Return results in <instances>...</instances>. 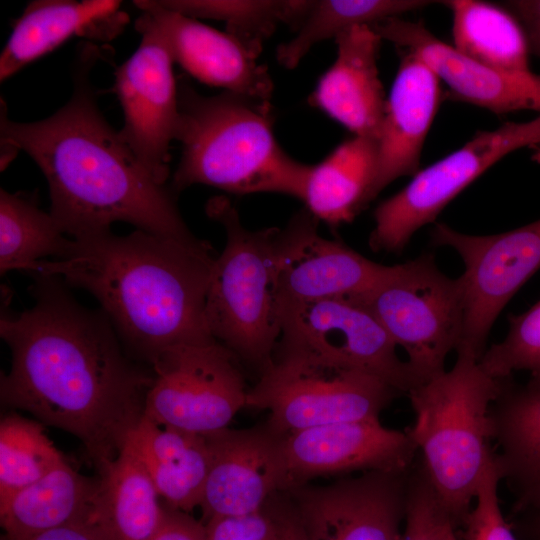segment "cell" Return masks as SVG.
<instances>
[{"label": "cell", "instance_id": "23", "mask_svg": "<svg viewBox=\"0 0 540 540\" xmlns=\"http://www.w3.org/2000/svg\"><path fill=\"white\" fill-rule=\"evenodd\" d=\"M490 419L501 479L515 496L514 512L540 511V387L508 378Z\"/></svg>", "mask_w": 540, "mask_h": 540}, {"label": "cell", "instance_id": "24", "mask_svg": "<svg viewBox=\"0 0 540 540\" xmlns=\"http://www.w3.org/2000/svg\"><path fill=\"white\" fill-rule=\"evenodd\" d=\"M97 491L88 523L106 540H150L165 505L145 466L128 443L97 468Z\"/></svg>", "mask_w": 540, "mask_h": 540}, {"label": "cell", "instance_id": "1", "mask_svg": "<svg viewBox=\"0 0 540 540\" xmlns=\"http://www.w3.org/2000/svg\"><path fill=\"white\" fill-rule=\"evenodd\" d=\"M31 274L33 306L0 318L11 351L1 402L77 437L99 468L143 418L152 369L126 350L101 309L80 305L56 276Z\"/></svg>", "mask_w": 540, "mask_h": 540}, {"label": "cell", "instance_id": "32", "mask_svg": "<svg viewBox=\"0 0 540 540\" xmlns=\"http://www.w3.org/2000/svg\"><path fill=\"white\" fill-rule=\"evenodd\" d=\"M66 460L43 425L10 413L0 422V506Z\"/></svg>", "mask_w": 540, "mask_h": 540}, {"label": "cell", "instance_id": "12", "mask_svg": "<svg viewBox=\"0 0 540 540\" xmlns=\"http://www.w3.org/2000/svg\"><path fill=\"white\" fill-rule=\"evenodd\" d=\"M279 345L315 354L384 380L401 394L422 384L397 345L359 300L335 297L279 308Z\"/></svg>", "mask_w": 540, "mask_h": 540}, {"label": "cell", "instance_id": "9", "mask_svg": "<svg viewBox=\"0 0 540 540\" xmlns=\"http://www.w3.org/2000/svg\"><path fill=\"white\" fill-rule=\"evenodd\" d=\"M540 145V115L526 122H506L479 131L437 162L419 170L411 181L374 210L369 236L373 251L400 254L412 236L433 223L467 186L508 154Z\"/></svg>", "mask_w": 540, "mask_h": 540}, {"label": "cell", "instance_id": "6", "mask_svg": "<svg viewBox=\"0 0 540 540\" xmlns=\"http://www.w3.org/2000/svg\"><path fill=\"white\" fill-rule=\"evenodd\" d=\"M508 378H495L474 357L457 354L450 370L408 393L415 420L406 431L454 525L464 524L494 454L490 408Z\"/></svg>", "mask_w": 540, "mask_h": 540}, {"label": "cell", "instance_id": "3", "mask_svg": "<svg viewBox=\"0 0 540 540\" xmlns=\"http://www.w3.org/2000/svg\"><path fill=\"white\" fill-rule=\"evenodd\" d=\"M216 257L211 244L197 237L109 230L70 238L61 257L39 261L31 273L89 292L126 350L150 366L172 346L214 338L205 305Z\"/></svg>", "mask_w": 540, "mask_h": 540}, {"label": "cell", "instance_id": "30", "mask_svg": "<svg viewBox=\"0 0 540 540\" xmlns=\"http://www.w3.org/2000/svg\"><path fill=\"white\" fill-rule=\"evenodd\" d=\"M70 237L50 213L42 211L36 197L0 190V272L36 269L45 257L59 258Z\"/></svg>", "mask_w": 540, "mask_h": 540}, {"label": "cell", "instance_id": "43", "mask_svg": "<svg viewBox=\"0 0 540 540\" xmlns=\"http://www.w3.org/2000/svg\"><path fill=\"white\" fill-rule=\"evenodd\" d=\"M531 149H532L531 160L534 161L535 163L540 164V145L534 146Z\"/></svg>", "mask_w": 540, "mask_h": 540}, {"label": "cell", "instance_id": "29", "mask_svg": "<svg viewBox=\"0 0 540 540\" xmlns=\"http://www.w3.org/2000/svg\"><path fill=\"white\" fill-rule=\"evenodd\" d=\"M430 0H310L295 36L277 48L280 65L294 69L324 40L336 39L355 26H373L383 20L430 6Z\"/></svg>", "mask_w": 540, "mask_h": 540}, {"label": "cell", "instance_id": "41", "mask_svg": "<svg viewBox=\"0 0 540 540\" xmlns=\"http://www.w3.org/2000/svg\"><path fill=\"white\" fill-rule=\"evenodd\" d=\"M524 517L519 526L527 540H540V511L521 513Z\"/></svg>", "mask_w": 540, "mask_h": 540}, {"label": "cell", "instance_id": "19", "mask_svg": "<svg viewBox=\"0 0 540 540\" xmlns=\"http://www.w3.org/2000/svg\"><path fill=\"white\" fill-rule=\"evenodd\" d=\"M401 52L378 138L375 197L396 179L419 171L425 140L445 98L430 65L415 53Z\"/></svg>", "mask_w": 540, "mask_h": 540}, {"label": "cell", "instance_id": "35", "mask_svg": "<svg viewBox=\"0 0 540 540\" xmlns=\"http://www.w3.org/2000/svg\"><path fill=\"white\" fill-rule=\"evenodd\" d=\"M500 481L501 474L494 452L479 480L475 504L464 521L466 540H517L500 508Z\"/></svg>", "mask_w": 540, "mask_h": 540}, {"label": "cell", "instance_id": "22", "mask_svg": "<svg viewBox=\"0 0 540 540\" xmlns=\"http://www.w3.org/2000/svg\"><path fill=\"white\" fill-rule=\"evenodd\" d=\"M390 269L391 266L376 263L341 241L316 233L290 256L280 271L278 310L290 304L360 297Z\"/></svg>", "mask_w": 540, "mask_h": 540}, {"label": "cell", "instance_id": "40", "mask_svg": "<svg viewBox=\"0 0 540 540\" xmlns=\"http://www.w3.org/2000/svg\"><path fill=\"white\" fill-rule=\"evenodd\" d=\"M503 5L520 21L540 22V0H512Z\"/></svg>", "mask_w": 540, "mask_h": 540}, {"label": "cell", "instance_id": "10", "mask_svg": "<svg viewBox=\"0 0 540 540\" xmlns=\"http://www.w3.org/2000/svg\"><path fill=\"white\" fill-rule=\"evenodd\" d=\"M150 367L143 416L160 426L207 435L227 428L246 407L244 366L214 338L172 346Z\"/></svg>", "mask_w": 540, "mask_h": 540}, {"label": "cell", "instance_id": "11", "mask_svg": "<svg viewBox=\"0 0 540 540\" xmlns=\"http://www.w3.org/2000/svg\"><path fill=\"white\" fill-rule=\"evenodd\" d=\"M430 238L434 246L454 249L464 263L458 277L464 318L455 351L479 361L498 315L540 268V219L493 235H469L437 222Z\"/></svg>", "mask_w": 540, "mask_h": 540}, {"label": "cell", "instance_id": "36", "mask_svg": "<svg viewBox=\"0 0 540 540\" xmlns=\"http://www.w3.org/2000/svg\"><path fill=\"white\" fill-rule=\"evenodd\" d=\"M205 526L207 540H281L278 527L264 506L248 514L212 517Z\"/></svg>", "mask_w": 540, "mask_h": 540}, {"label": "cell", "instance_id": "17", "mask_svg": "<svg viewBox=\"0 0 540 540\" xmlns=\"http://www.w3.org/2000/svg\"><path fill=\"white\" fill-rule=\"evenodd\" d=\"M382 38L417 54L447 86L448 97L495 114L529 110L540 112V74L494 69L461 55L437 38L422 21L394 17L372 27Z\"/></svg>", "mask_w": 540, "mask_h": 540}, {"label": "cell", "instance_id": "2", "mask_svg": "<svg viewBox=\"0 0 540 540\" xmlns=\"http://www.w3.org/2000/svg\"><path fill=\"white\" fill-rule=\"evenodd\" d=\"M86 47L78 59L74 91L53 115L16 122L2 107L1 145L22 150L44 174L50 214L70 238L111 230L127 222L155 235L192 239L175 192L158 183L100 112L89 74L97 53Z\"/></svg>", "mask_w": 540, "mask_h": 540}, {"label": "cell", "instance_id": "38", "mask_svg": "<svg viewBox=\"0 0 540 540\" xmlns=\"http://www.w3.org/2000/svg\"><path fill=\"white\" fill-rule=\"evenodd\" d=\"M274 519L281 540H307L294 504L285 491H279L269 497L264 504Z\"/></svg>", "mask_w": 540, "mask_h": 540}, {"label": "cell", "instance_id": "33", "mask_svg": "<svg viewBox=\"0 0 540 540\" xmlns=\"http://www.w3.org/2000/svg\"><path fill=\"white\" fill-rule=\"evenodd\" d=\"M479 363L495 378L527 371L528 382L540 387V300L527 311L509 317L506 337L486 349Z\"/></svg>", "mask_w": 540, "mask_h": 540}, {"label": "cell", "instance_id": "37", "mask_svg": "<svg viewBox=\"0 0 540 540\" xmlns=\"http://www.w3.org/2000/svg\"><path fill=\"white\" fill-rule=\"evenodd\" d=\"M150 540H207L206 526L188 512L165 504L163 520Z\"/></svg>", "mask_w": 540, "mask_h": 540}, {"label": "cell", "instance_id": "26", "mask_svg": "<svg viewBox=\"0 0 540 540\" xmlns=\"http://www.w3.org/2000/svg\"><path fill=\"white\" fill-rule=\"evenodd\" d=\"M378 140L353 136L310 165L302 201L330 226L351 222L374 198Z\"/></svg>", "mask_w": 540, "mask_h": 540}, {"label": "cell", "instance_id": "28", "mask_svg": "<svg viewBox=\"0 0 540 540\" xmlns=\"http://www.w3.org/2000/svg\"><path fill=\"white\" fill-rule=\"evenodd\" d=\"M442 3L452 13V46L461 55L494 69L530 70L524 27L504 5L481 0Z\"/></svg>", "mask_w": 540, "mask_h": 540}, {"label": "cell", "instance_id": "13", "mask_svg": "<svg viewBox=\"0 0 540 540\" xmlns=\"http://www.w3.org/2000/svg\"><path fill=\"white\" fill-rule=\"evenodd\" d=\"M135 28L141 34L139 46L115 70L114 90L124 115L119 134L147 172L165 185L179 118L174 60L146 13Z\"/></svg>", "mask_w": 540, "mask_h": 540}, {"label": "cell", "instance_id": "27", "mask_svg": "<svg viewBox=\"0 0 540 540\" xmlns=\"http://www.w3.org/2000/svg\"><path fill=\"white\" fill-rule=\"evenodd\" d=\"M97 478L76 471L67 461L0 506L4 536L20 538L74 522H87Z\"/></svg>", "mask_w": 540, "mask_h": 540}, {"label": "cell", "instance_id": "18", "mask_svg": "<svg viewBox=\"0 0 540 540\" xmlns=\"http://www.w3.org/2000/svg\"><path fill=\"white\" fill-rule=\"evenodd\" d=\"M133 3L150 17L174 62L188 74L227 92L270 101L273 82L267 68L258 63L261 50L158 1Z\"/></svg>", "mask_w": 540, "mask_h": 540}, {"label": "cell", "instance_id": "21", "mask_svg": "<svg viewBox=\"0 0 540 540\" xmlns=\"http://www.w3.org/2000/svg\"><path fill=\"white\" fill-rule=\"evenodd\" d=\"M115 0H34L15 21L0 55V80L54 51L72 37L109 41L128 23Z\"/></svg>", "mask_w": 540, "mask_h": 540}, {"label": "cell", "instance_id": "7", "mask_svg": "<svg viewBox=\"0 0 540 540\" xmlns=\"http://www.w3.org/2000/svg\"><path fill=\"white\" fill-rule=\"evenodd\" d=\"M401 393L370 373L277 344L271 365L248 390L246 407L270 412L280 435L338 422L379 419Z\"/></svg>", "mask_w": 540, "mask_h": 540}, {"label": "cell", "instance_id": "5", "mask_svg": "<svg viewBox=\"0 0 540 540\" xmlns=\"http://www.w3.org/2000/svg\"><path fill=\"white\" fill-rule=\"evenodd\" d=\"M178 108L175 193L204 184L234 194L270 192L302 200L310 165L279 145L270 101L227 91L203 96L181 80Z\"/></svg>", "mask_w": 540, "mask_h": 540}, {"label": "cell", "instance_id": "42", "mask_svg": "<svg viewBox=\"0 0 540 540\" xmlns=\"http://www.w3.org/2000/svg\"><path fill=\"white\" fill-rule=\"evenodd\" d=\"M520 21V20H519ZM524 27L531 53L540 58V22L520 21Z\"/></svg>", "mask_w": 540, "mask_h": 540}, {"label": "cell", "instance_id": "31", "mask_svg": "<svg viewBox=\"0 0 540 540\" xmlns=\"http://www.w3.org/2000/svg\"><path fill=\"white\" fill-rule=\"evenodd\" d=\"M162 6L192 18L225 22L227 32L262 51V44L279 24L294 31L310 0H165Z\"/></svg>", "mask_w": 540, "mask_h": 540}, {"label": "cell", "instance_id": "20", "mask_svg": "<svg viewBox=\"0 0 540 540\" xmlns=\"http://www.w3.org/2000/svg\"><path fill=\"white\" fill-rule=\"evenodd\" d=\"M382 38L372 26H355L336 39L337 56L320 77L309 103L351 131L378 140L386 98L379 77Z\"/></svg>", "mask_w": 540, "mask_h": 540}, {"label": "cell", "instance_id": "39", "mask_svg": "<svg viewBox=\"0 0 540 540\" xmlns=\"http://www.w3.org/2000/svg\"><path fill=\"white\" fill-rule=\"evenodd\" d=\"M2 540H106L87 522H74L20 538L2 537Z\"/></svg>", "mask_w": 540, "mask_h": 540}, {"label": "cell", "instance_id": "8", "mask_svg": "<svg viewBox=\"0 0 540 540\" xmlns=\"http://www.w3.org/2000/svg\"><path fill=\"white\" fill-rule=\"evenodd\" d=\"M383 326L422 383L445 371L460 341L464 307L459 278L445 275L431 253L402 264L354 298Z\"/></svg>", "mask_w": 540, "mask_h": 540}, {"label": "cell", "instance_id": "14", "mask_svg": "<svg viewBox=\"0 0 540 540\" xmlns=\"http://www.w3.org/2000/svg\"><path fill=\"white\" fill-rule=\"evenodd\" d=\"M409 470L367 471L285 492L307 540H401Z\"/></svg>", "mask_w": 540, "mask_h": 540}, {"label": "cell", "instance_id": "34", "mask_svg": "<svg viewBox=\"0 0 540 540\" xmlns=\"http://www.w3.org/2000/svg\"><path fill=\"white\" fill-rule=\"evenodd\" d=\"M454 523L416 458L409 470L405 528L401 540H457Z\"/></svg>", "mask_w": 540, "mask_h": 540}, {"label": "cell", "instance_id": "25", "mask_svg": "<svg viewBox=\"0 0 540 540\" xmlns=\"http://www.w3.org/2000/svg\"><path fill=\"white\" fill-rule=\"evenodd\" d=\"M126 443L166 505L184 512L200 506L210 463L206 435L160 426L143 416Z\"/></svg>", "mask_w": 540, "mask_h": 540}, {"label": "cell", "instance_id": "16", "mask_svg": "<svg viewBox=\"0 0 540 540\" xmlns=\"http://www.w3.org/2000/svg\"><path fill=\"white\" fill-rule=\"evenodd\" d=\"M284 437L266 423L206 435L210 463L200 504L206 521L256 512L286 490Z\"/></svg>", "mask_w": 540, "mask_h": 540}, {"label": "cell", "instance_id": "15", "mask_svg": "<svg viewBox=\"0 0 540 540\" xmlns=\"http://www.w3.org/2000/svg\"><path fill=\"white\" fill-rule=\"evenodd\" d=\"M417 448L407 431L379 419L338 422L299 430L284 437L286 490L319 476L353 471H408Z\"/></svg>", "mask_w": 540, "mask_h": 540}, {"label": "cell", "instance_id": "4", "mask_svg": "<svg viewBox=\"0 0 540 540\" xmlns=\"http://www.w3.org/2000/svg\"><path fill=\"white\" fill-rule=\"evenodd\" d=\"M205 211L226 233L225 247L210 274L207 327L259 377L271 365L281 335L277 303L280 271L290 256L318 233L319 220L305 207L283 228L250 230L223 196L211 198Z\"/></svg>", "mask_w": 540, "mask_h": 540}]
</instances>
